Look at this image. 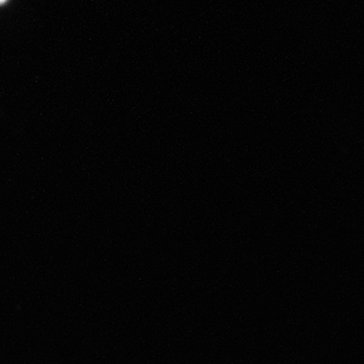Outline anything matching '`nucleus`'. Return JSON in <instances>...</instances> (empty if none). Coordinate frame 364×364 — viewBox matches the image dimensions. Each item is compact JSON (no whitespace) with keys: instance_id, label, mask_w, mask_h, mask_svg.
Instances as JSON below:
<instances>
[{"instance_id":"nucleus-1","label":"nucleus","mask_w":364,"mask_h":364,"mask_svg":"<svg viewBox=\"0 0 364 364\" xmlns=\"http://www.w3.org/2000/svg\"><path fill=\"white\" fill-rule=\"evenodd\" d=\"M4 1H6V0H0V4H4Z\"/></svg>"}]
</instances>
